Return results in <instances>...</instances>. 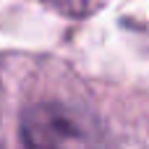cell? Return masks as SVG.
<instances>
[{"instance_id":"2","label":"cell","mask_w":149,"mask_h":149,"mask_svg":"<svg viewBox=\"0 0 149 149\" xmlns=\"http://www.w3.org/2000/svg\"><path fill=\"white\" fill-rule=\"evenodd\" d=\"M63 8H76V5H89L92 0H58Z\"/></svg>"},{"instance_id":"1","label":"cell","mask_w":149,"mask_h":149,"mask_svg":"<svg viewBox=\"0 0 149 149\" xmlns=\"http://www.w3.org/2000/svg\"><path fill=\"white\" fill-rule=\"evenodd\" d=\"M26 149H105V136L94 118L65 102L31 105L21 118Z\"/></svg>"}]
</instances>
